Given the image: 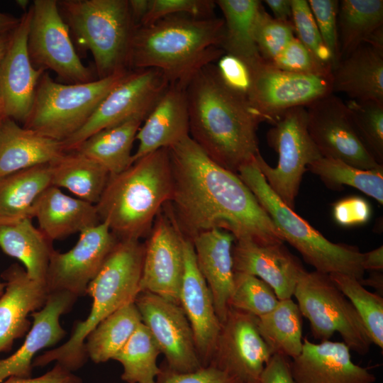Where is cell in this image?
<instances>
[{
  "instance_id": "cell-1",
  "label": "cell",
  "mask_w": 383,
  "mask_h": 383,
  "mask_svg": "<svg viewBox=\"0 0 383 383\" xmlns=\"http://www.w3.org/2000/svg\"><path fill=\"white\" fill-rule=\"evenodd\" d=\"M167 149L173 189L165 207L184 237L192 241L203 231L218 228L231 233L235 240L284 242L238 174L214 162L189 135Z\"/></svg>"
},
{
  "instance_id": "cell-50",
  "label": "cell",
  "mask_w": 383,
  "mask_h": 383,
  "mask_svg": "<svg viewBox=\"0 0 383 383\" xmlns=\"http://www.w3.org/2000/svg\"><path fill=\"white\" fill-rule=\"evenodd\" d=\"M1 383H84L82 378L60 364L37 377L22 378L11 377Z\"/></svg>"
},
{
  "instance_id": "cell-60",
  "label": "cell",
  "mask_w": 383,
  "mask_h": 383,
  "mask_svg": "<svg viewBox=\"0 0 383 383\" xmlns=\"http://www.w3.org/2000/svg\"><path fill=\"white\" fill-rule=\"evenodd\" d=\"M5 288V283L0 280V296L3 294Z\"/></svg>"
},
{
  "instance_id": "cell-20",
  "label": "cell",
  "mask_w": 383,
  "mask_h": 383,
  "mask_svg": "<svg viewBox=\"0 0 383 383\" xmlns=\"http://www.w3.org/2000/svg\"><path fill=\"white\" fill-rule=\"evenodd\" d=\"M77 298L67 292L48 294L44 306L30 314L33 322L23 344L8 357L0 358V383L11 377H32L37 353L55 346L65 337L60 317L70 311Z\"/></svg>"
},
{
  "instance_id": "cell-47",
  "label": "cell",
  "mask_w": 383,
  "mask_h": 383,
  "mask_svg": "<svg viewBox=\"0 0 383 383\" xmlns=\"http://www.w3.org/2000/svg\"><path fill=\"white\" fill-rule=\"evenodd\" d=\"M216 67L226 86L247 98L251 86L252 74L250 68L243 60L225 52L218 60Z\"/></svg>"
},
{
  "instance_id": "cell-5",
  "label": "cell",
  "mask_w": 383,
  "mask_h": 383,
  "mask_svg": "<svg viewBox=\"0 0 383 383\" xmlns=\"http://www.w3.org/2000/svg\"><path fill=\"white\" fill-rule=\"evenodd\" d=\"M57 5L75 45L91 53L97 79L129 70L136 28L128 0H62Z\"/></svg>"
},
{
  "instance_id": "cell-55",
  "label": "cell",
  "mask_w": 383,
  "mask_h": 383,
  "mask_svg": "<svg viewBox=\"0 0 383 383\" xmlns=\"http://www.w3.org/2000/svg\"><path fill=\"white\" fill-rule=\"evenodd\" d=\"M382 271H370V276L367 278H362L360 283L364 286H370L376 289L379 293L382 294L383 292V275Z\"/></svg>"
},
{
  "instance_id": "cell-40",
  "label": "cell",
  "mask_w": 383,
  "mask_h": 383,
  "mask_svg": "<svg viewBox=\"0 0 383 383\" xmlns=\"http://www.w3.org/2000/svg\"><path fill=\"white\" fill-rule=\"evenodd\" d=\"M279 301L272 287L260 278L235 272L229 307L260 317L272 311Z\"/></svg>"
},
{
  "instance_id": "cell-4",
  "label": "cell",
  "mask_w": 383,
  "mask_h": 383,
  "mask_svg": "<svg viewBox=\"0 0 383 383\" xmlns=\"http://www.w3.org/2000/svg\"><path fill=\"white\" fill-rule=\"evenodd\" d=\"M172 189L169 151L162 148L109 176L95 205L100 221L108 224L118 240H140L149 235Z\"/></svg>"
},
{
  "instance_id": "cell-22",
  "label": "cell",
  "mask_w": 383,
  "mask_h": 383,
  "mask_svg": "<svg viewBox=\"0 0 383 383\" xmlns=\"http://www.w3.org/2000/svg\"><path fill=\"white\" fill-rule=\"evenodd\" d=\"M295 383H374L368 368L355 364L350 349L343 343L324 340L318 343L303 339L301 353L291 359Z\"/></svg>"
},
{
  "instance_id": "cell-44",
  "label": "cell",
  "mask_w": 383,
  "mask_h": 383,
  "mask_svg": "<svg viewBox=\"0 0 383 383\" xmlns=\"http://www.w3.org/2000/svg\"><path fill=\"white\" fill-rule=\"evenodd\" d=\"M284 71L321 76L332 75V69L322 64L295 36L270 62Z\"/></svg>"
},
{
  "instance_id": "cell-30",
  "label": "cell",
  "mask_w": 383,
  "mask_h": 383,
  "mask_svg": "<svg viewBox=\"0 0 383 383\" xmlns=\"http://www.w3.org/2000/svg\"><path fill=\"white\" fill-rule=\"evenodd\" d=\"M50 185V164L34 166L0 177V226L31 218L34 202Z\"/></svg>"
},
{
  "instance_id": "cell-43",
  "label": "cell",
  "mask_w": 383,
  "mask_h": 383,
  "mask_svg": "<svg viewBox=\"0 0 383 383\" xmlns=\"http://www.w3.org/2000/svg\"><path fill=\"white\" fill-rule=\"evenodd\" d=\"M292 11L295 37L322 64L333 70L332 55L322 39L308 1L292 0Z\"/></svg>"
},
{
  "instance_id": "cell-34",
  "label": "cell",
  "mask_w": 383,
  "mask_h": 383,
  "mask_svg": "<svg viewBox=\"0 0 383 383\" xmlns=\"http://www.w3.org/2000/svg\"><path fill=\"white\" fill-rule=\"evenodd\" d=\"M302 315L292 298L279 300L268 313L257 317L259 333L272 355L289 359L302 351Z\"/></svg>"
},
{
  "instance_id": "cell-12",
  "label": "cell",
  "mask_w": 383,
  "mask_h": 383,
  "mask_svg": "<svg viewBox=\"0 0 383 383\" xmlns=\"http://www.w3.org/2000/svg\"><path fill=\"white\" fill-rule=\"evenodd\" d=\"M251 74L248 101L262 121L271 124L287 110L306 107L333 93L332 75L287 72L264 60L251 69Z\"/></svg>"
},
{
  "instance_id": "cell-25",
  "label": "cell",
  "mask_w": 383,
  "mask_h": 383,
  "mask_svg": "<svg viewBox=\"0 0 383 383\" xmlns=\"http://www.w3.org/2000/svg\"><path fill=\"white\" fill-rule=\"evenodd\" d=\"M235 241L231 233L218 228L203 231L192 240L197 266L211 292L221 323L226 318L234 286L232 250Z\"/></svg>"
},
{
  "instance_id": "cell-38",
  "label": "cell",
  "mask_w": 383,
  "mask_h": 383,
  "mask_svg": "<svg viewBox=\"0 0 383 383\" xmlns=\"http://www.w3.org/2000/svg\"><path fill=\"white\" fill-rule=\"evenodd\" d=\"M159 348L148 328L141 323L126 344L114 356L123 367L121 379L127 383H155L161 368Z\"/></svg>"
},
{
  "instance_id": "cell-48",
  "label": "cell",
  "mask_w": 383,
  "mask_h": 383,
  "mask_svg": "<svg viewBox=\"0 0 383 383\" xmlns=\"http://www.w3.org/2000/svg\"><path fill=\"white\" fill-rule=\"evenodd\" d=\"M156 379L155 383H243L211 365L187 373L174 372L165 365L161 368V372Z\"/></svg>"
},
{
  "instance_id": "cell-27",
  "label": "cell",
  "mask_w": 383,
  "mask_h": 383,
  "mask_svg": "<svg viewBox=\"0 0 383 383\" xmlns=\"http://www.w3.org/2000/svg\"><path fill=\"white\" fill-rule=\"evenodd\" d=\"M333 93L350 100L383 104V50L365 43L340 60L332 71Z\"/></svg>"
},
{
  "instance_id": "cell-53",
  "label": "cell",
  "mask_w": 383,
  "mask_h": 383,
  "mask_svg": "<svg viewBox=\"0 0 383 383\" xmlns=\"http://www.w3.org/2000/svg\"><path fill=\"white\" fill-rule=\"evenodd\" d=\"M362 267L370 271H382L383 270V247L374 249L363 253Z\"/></svg>"
},
{
  "instance_id": "cell-7",
  "label": "cell",
  "mask_w": 383,
  "mask_h": 383,
  "mask_svg": "<svg viewBox=\"0 0 383 383\" xmlns=\"http://www.w3.org/2000/svg\"><path fill=\"white\" fill-rule=\"evenodd\" d=\"M129 71L79 84L55 82L45 72L23 126L56 140H65L84 126L102 100Z\"/></svg>"
},
{
  "instance_id": "cell-59",
  "label": "cell",
  "mask_w": 383,
  "mask_h": 383,
  "mask_svg": "<svg viewBox=\"0 0 383 383\" xmlns=\"http://www.w3.org/2000/svg\"><path fill=\"white\" fill-rule=\"evenodd\" d=\"M6 118V115L4 110V104L0 99V126L1 125L2 122L4 121V119Z\"/></svg>"
},
{
  "instance_id": "cell-41",
  "label": "cell",
  "mask_w": 383,
  "mask_h": 383,
  "mask_svg": "<svg viewBox=\"0 0 383 383\" xmlns=\"http://www.w3.org/2000/svg\"><path fill=\"white\" fill-rule=\"evenodd\" d=\"M346 104L364 145L383 165V104L350 100Z\"/></svg>"
},
{
  "instance_id": "cell-52",
  "label": "cell",
  "mask_w": 383,
  "mask_h": 383,
  "mask_svg": "<svg viewBox=\"0 0 383 383\" xmlns=\"http://www.w3.org/2000/svg\"><path fill=\"white\" fill-rule=\"evenodd\" d=\"M264 2L270 9L274 18L281 21L292 22V0H265Z\"/></svg>"
},
{
  "instance_id": "cell-31",
  "label": "cell",
  "mask_w": 383,
  "mask_h": 383,
  "mask_svg": "<svg viewBox=\"0 0 383 383\" xmlns=\"http://www.w3.org/2000/svg\"><path fill=\"white\" fill-rule=\"evenodd\" d=\"M145 116H138L89 136L74 150L94 160L110 175L118 174L132 164V148Z\"/></svg>"
},
{
  "instance_id": "cell-51",
  "label": "cell",
  "mask_w": 383,
  "mask_h": 383,
  "mask_svg": "<svg viewBox=\"0 0 383 383\" xmlns=\"http://www.w3.org/2000/svg\"><path fill=\"white\" fill-rule=\"evenodd\" d=\"M291 360L280 355H273L262 373L260 383H295L292 375Z\"/></svg>"
},
{
  "instance_id": "cell-14",
  "label": "cell",
  "mask_w": 383,
  "mask_h": 383,
  "mask_svg": "<svg viewBox=\"0 0 383 383\" xmlns=\"http://www.w3.org/2000/svg\"><path fill=\"white\" fill-rule=\"evenodd\" d=\"M142 323L148 328L167 367L179 372H192L201 368L192 329L179 304L157 294L140 292L135 300Z\"/></svg>"
},
{
  "instance_id": "cell-9",
  "label": "cell",
  "mask_w": 383,
  "mask_h": 383,
  "mask_svg": "<svg viewBox=\"0 0 383 383\" xmlns=\"http://www.w3.org/2000/svg\"><path fill=\"white\" fill-rule=\"evenodd\" d=\"M272 125L266 138L278 154L277 165L272 167L260 152L255 162L272 190L294 210L308 165L322 156L309 135L305 106L287 110Z\"/></svg>"
},
{
  "instance_id": "cell-35",
  "label": "cell",
  "mask_w": 383,
  "mask_h": 383,
  "mask_svg": "<svg viewBox=\"0 0 383 383\" xmlns=\"http://www.w3.org/2000/svg\"><path fill=\"white\" fill-rule=\"evenodd\" d=\"M383 28L382 0H341L338 13L340 60Z\"/></svg>"
},
{
  "instance_id": "cell-10",
  "label": "cell",
  "mask_w": 383,
  "mask_h": 383,
  "mask_svg": "<svg viewBox=\"0 0 383 383\" xmlns=\"http://www.w3.org/2000/svg\"><path fill=\"white\" fill-rule=\"evenodd\" d=\"M28 51L37 69L55 72L65 84L95 80L80 60L56 0H35L30 6Z\"/></svg>"
},
{
  "instance_id": "cell-18",
  "label": "cell",
  "mask_w": 383,
  "mask_h": 383,
  "mask_svg": "<svg viewBox=\"0 0 383 383\" xmlns=\"http://www.w3.org/2000/svg\"><path fill=\"white\" fill-rule=\"evenodd\" d=\"M30 7L12 31L0 68V99L6 117L23 125L33 102L39 79L45 72L33 66L28 51Z\"/></svg>"
},
{
  "instance_id": "cell-11",
  "label": "cell",
  "mask_w": 383,
  "mask_h": 383,
  "mask_svg": "<svg viewBox=\"0 0 383 383\" xmlns=\"http://www.w3.org/2000/svg\"><path fill=\"white\" fill-rule=\"evenodd\" d=\"M170 83L154 68L130 70L102 100L77 132L62 141L65 152L74 150L91 135L135 116L147 117Z\"/></svg>"
},
{
  "instance_id": "cell-24",
  "label": "cell",
  "mask_w": 383,
  "mask_h": 383,
  "mask_svg": "<svg viewBox=\"0 0 383 383\" xmlns=\"http://www.w3.org/2000/svg\"><path fill=\"white\" fill-rule=\"evenodd\" d=\"M189 135L186 89L170 84L136 135L138 148L133 163L162 148H170Z\"/></svg>"
},
{
  "instance_id": "cell-15",
  "label": "cell",
  "mask_w": 383,
  "mask_h": 383,
  "mask_svg": "<svg viewBox=\"0 0 383 383\" xmlns=\"http://www.w3.org/2000/svg\"><path fill=\"white\" fill-rule=\"evenodd\" d=\"M257 321V317L229 307L209 365L243 383H260L273 355L259 333Z\"/></svg>"
},
{
  "instance_id": "cell-8",
  "label": "cell",
  "mask_w": 383,
  "mask_h": 383,
  "mask_svg": "<svg viewBox=\"0 0 383 383\" xmlns=\"http://www.w3.org/2000/svg\"><path fill=\"white\" fill-rule=\"evenodd\" d=\"M293 296L314 338L328 340L338 333L350 350L361 355L370 352L372 343L361 318L329 274L306 272Z\"/></svg>"
},
{
  "instance_id": "cell-57",
  "label": "cell",
  "mask_w": 383,
  "mask_h": 383,
  "mask_svg": "<svg viewBox=\"0 0 383 383\" xmlns=\"http://www.w3.org/2000/svg\"><path fill=\"white\" fill-rule=\"evenodd\" d=\"M12 31L0 35V68L9 45Z\"/></svg>"
},
{
  "instance_id": "cell-36",
  "label": "cell",
  "mask_w": 383,
  "mask_h": 383,
  "mask_svg": "<svg viewBox=\"0 0 383 383\" xmlns=\"http://www.w3.org/2000/svg\"><path fill=\"white\" fill-rule=\"evenodd\" d=\"M142 319L135 302L126 304L102 320L85 340L86 353L94 363L113 360L135 331Z\"/></svg>"
},
{
  "instance_id": "cell-33",
  "label": "cell",
  "mask_w": 383,
  "mask_h": 383,
  "mask_svg": "<svg viewBox=\"0 0 383 383\" xmlns=\"http://www.w3.org/2000/svg\"><path fill=\"white\" fill-rule=\"evenodd\" d=\"M51 185L64 188L77 198L96 205L109 178L101 165L82 153L65 152L50 163Z\"/></svg>"
},
{
  "instance_id": "cell-3",
  "label": "cell",
  "mask_w": 383,
  "mask_h": 383,
  "mask_svg": "<svg viewBox=\"0 0 383 383\" xmlns=\"http://www.w3.org/2000/svg\"><path fill=\"white\" fill-rule=\"evenodd\" d=\"M223 35V18L186 14L162 18L135 28L128 67L157 69L170 84L186 89L201 69L225 53Z\"/></svg>"
},
{
  "instance_id": "cell-19",
  "label": "cell",
  "mask_w": 383,
  "mask_h": 383,
  "mask_svg": "<svg viewBox=\"0 0 383 383\" xmlns=\"http://www.w3.org/2000/svg\"><path fill=\"white\" fill-rule=\"evenodd\" d=\"M184 270L179 291V305L193 331L202 366L213 357L221 323L216 315L211 292L197 266L192 241L183 237Z\"/></svg>"
},
{
  "instance_id": "cell-16",
  "label": "cell",
  "mask_w": 383,
  "mask_h": 383,
  "mask_svg": "<svg viewBox=\"0 0 383 383\" xmlns=\"http://www.w3.org/2000/svg\"><path fill=\"white\" fill-rule=\"evenodd\" d=\"M118 239L106 222L79 233L77 243L68 251L54 250L45 279L49 293L67 292L79 297L87 294L91 281L101 270Z\"/></svg>"
},
{
  "instance_id": "cell-32",
  "label": "cell",
  "mask_w": 383,
  "mask_h": 383,
  "mask_svg": "<svg viewBox=\"0 0 383 383\" xmlns=\"http://www.w3.org/2000/svg\"><path fill=\"white\" fill-rule=\"evenodd\" d=\"M215 2L223 15L222 49L226 53L241 59L252 69L263 60L254 39L255 21L262 6L261 1L218 0Z\"/></svg>"
},
{
  "instance_id": "cell-54",
  "label": "cell",
  "mask_w": 383,
  "mask_h": 383,
  "mask_svg": "<svg viewBox=\"0 0 383 383\" xmlns=\"http://www.w3.org/2000/svg\"><path fill=\"white\" fill-rule=\"evenodd\" d=\"M130 11L135 28L139 27L150 8V0H128Z\"/></svg>"
},
{
  "instance_id": "cell-23",
  "label": "cell",
  "mask_w": 383,
  "mask_h": 383,
  "mask_svg": "<svg viewBox=\"0 0 383 383\" xmlns=\"http://www.w3.org/2000/svg\"><path fill=\"white\" fill-rule=\"evenodd\" d=\"M5 283L0 296V353L10 351L16 340L28 332L30 314L46 302L45 284L31 279L23 266L13 263L1 274Z\"/></svg>"
},
{
  "instance_id": "cell-21",
  "label": "cell",
  "mask_w": 383,
  "mask_h": 383,
  "mask_svg": "<svg viewBox=\"0 0 383 383\" xmlns=\"http://www.w3.org/2000/svg\"><path fill=\"white\" fill-rule=\"evenodd\" d=\"M235 272L257 277L269 284L279 300L290 299L306 272L284 243L262 245L235 240L232 250Z\"/></svg>"
},
{
  "instance_id": "cell-58",
  "label": "cell",
  "mask_w": 383,
  "mask_h": 383,
  "mask_svg": "<svg viewBox=\"0 0 383 383\" xmlns=\"http://www.w3.org/2000/svg\"><path fill=\"white\" fill-rule=\"evenodd\" d=\"M16 4H18V6L21 8L24 12H26L29 7V1L28 0H17L16 1Z\"/></svg>"
},
{
  "instance_id": "cell-2",
  "label": "cell",
  "mask_w": 383,
  "mask_h": 383,
  "mask_svg": "<svg viewBox=\"0 0 383 383\" xmlns=\"http://www.w3.org/2000/svg\"><path fill=\"white\" fill-rule=\"evenodd\" d=\"M186 94L190 138L214 162L237 174L260 152L262 119L245 96L225 85L213 64L193 77Z\"/></svg>"
},
{
  "instance_id": "cell-46",
  "label": "cell",
  "mask_w": 383,
  "mask_h": 383,
  "mask_svg": "<svg viewBox=\"0 0 383 383\" xmlns=\"http://www.w3.org/2000/svg\"><path fill=\"white\" fill-rule=\"evenodd\" d=\"M308 3L322 39L332 55L334 68L340 60L338 33L339 1L309 0Z\"/></svg>"
},
{
  "instance_id": "cell-29",
  "label": "cell",
  "mask_w": 383,
  "mask_h": 383,
  "mask_svg": "<svg viewBox=\"0 0 383 383\" xmlns=\"http://www.w3.org/2000/svg\"><path fill=\"white\" fill-rule=\"evenodd\" d=\"M0 248L20 261L31 279L45 284L55 249L52 241L33 224L31 218L0 226Z\"/></svg>"
},
{
  "instance_id": "cell-42",
  "label": "cell",
  "mask_w": 383,
  "mask_h": 383,
  "mask_svg": "<svg viewBox=\"0 0 383 383\" xmlns=\"http://www.w3.org/2000/svg\"><path fill=\"white\" fill-rule=\"evenodd\" d=\"M292 22L278 21L262 6L254 27V39L261 57L270 62L294 37Z\"/></svg>"
},
{
  "instance_id": "cell-28",
  "label": "cell",
  "mask_w": 383,
  "mask_h": 383,
  "mask_svg": "<svg viewBox=\"0 0 383 383\" xmlns=\"http://www.w3.org/2000/svg\"><path fill=\"white\" fill-rule=\"evenodd\" d=\"M65 152L62 142L21 126L10 118L0 126V177L50 164Z\"/></svg>"
},
{
  "instance_id": "cell-26",
  "label": "cell",
  "mask_w": 383,
  "mask_h": 383,
  "mask_svg": "<svg viewBox=\"0 0 383 383\" xmlns=\"http://www.w3.org/2000/svg\"><path fill=\"white\" fill-rule=\"evenodd\" d=\"M30 218L51 241L61 240L101 223L94 204L65 194L50 185L34 202Z\"/></svg>"
},
{
  "instance_id": "cell-6",
  "label": "cell",
  "mask_w": 383,
  "mask_h": 383,
  "mask_svg": "<svg viewBox=\"0 0 383 383\" xmlns=\"http://www.w3.org/2000/svg\"><path fill=\"white\" fill-rule=\"evenodd\" d=\"M237 174L271 218L284 240L295 248L316 271L344 274L359 281L364 278L363 253L358 248L328 240L286 206L269 187L255 159L242 166Z\"/></svg>"
},
{
  "instance_id": "cell-39",
  "label": "cell",
  "mask_w": 383,
  "mask_h": 383,
  "mask_svg": "<svg viewBox=\"0 0 383 383\" xmlns=\"http://www.w3.org/2000/svg\"><path fill=\"white\" fill-rule=\"evenodd\" d=\"M332 281L349 299L361 318L372 343L383 348V298L367 290L353 277L329 274Z\"/></svg>"
},
{
  "instance_id": "cell-13",
  "label": "cell",
  "mask_w": 383,
  "mask_h": 383,
  "mask_svg": "<svg viewBox=\"0 0 383 383\" xmlns=\"http://www.w3.org/2000/svg\"><path fill=\"white\" fill-rule=\"evenodd\" d=\"M309 135L323 157L362 170L382 168L360 138L347 106L331 93L306 106Z\"/></svg>"
},
{
  "instance_id": "cell-45",
  "label": "cell",
  "mask_w": 383,
  "mask_h": 383,
  "mask_svg": "<svg viewBox=\"0 0 383 383\" xmlns=\"http://www.w3.org/2000/svg\"><path fill=\"white\" fill-rule=\"evenodd\" d=\"M216 6L215 1L211 0H150L149 11L140 26L178 14L196 18L212 17Z\"/></svg>"
},
{
  "instance_id": "cell-17",
  "label": "cell",
  "mask_w": 383,
  "mask_h": 383,
  "mask_svg": "<svg viewBox=\"0 0 383 383\" xmlns=\"http://www.w3.org/2000/svg\"><path fill=\"white\" fill-rule=\"evenodd\" d=\"M165 210L157 216L144 244L140 292H150L179 304L184 270V235Z\"/></svg>"
},
{
  "instance_id": "cell-37",
  "label": "cell",
  "mask_w": 383,
  "mask_h": 383,
  "mask_svg": "<svg viewBox=\"0 0 383 383\" xmlns=\"http://www.w3.org/2000/svg\"><path fill=\"white\" fill-rule=\"evenodd\" d=\"M330 189L342 190L343 186L354 187L383 204V167L362 170L341 160L323 157L307 167Z\"/></svg>"
},
{
  "instance_id": "cell-49",
  "label": "cell",
  "mask_w": 383,
  "mask_h": 383,
  "mask_svg": "<svg viewBox=\"0 0 383 383\" xmlns=\"http://www.w3.org/2000/svg\"><path fill=\"white\" fill-rule=\"evenodd\" d=\"M335 221L343 226L362 225L371 216V207L366 199L350 196L337 201L333 209Z\"/></svg>"
},
{
  "instance_id": "cell-56",
  "label": "cell",
  "mask_w": 383,
  "mask_h": 383,
  "mask_svg": "<svg viewBox=\"0 0 383 383\" xmlns=\"http://www.w3.org/2000/svg\"><path fill=\"white\" fill-rule=\"evenodd\" d=\"M20 22V18L0 11V35L11 32Z\"/></svg>"
}]
</instances>
